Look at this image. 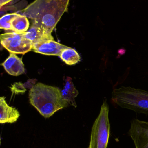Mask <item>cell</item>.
Masks as SVG:
<instances>
[{
    "label": "cell",
    "mask_w": 148,
    "mask_h": 148,
    "mask_svg": "<svg viewBox=\"0 0 148 148\" xmlns=\"http://www.w3.org/2000/svg\"><path fill=\"white\" fill-rule=\"evenodd\" d=\"M70 0H35L21 11L22 14L33 21L47 34L52 31L65 12Z\"/></svg>",
    "instance_id": "cell-1"
},
{
    "label": "cell",
    "mask_w": 148,
    "mask_h": 148,
    "mask_svg": "<svg viewBox=\"0 0 148 148\" xmlns=\"http://www.w3.org/2000/svg\"><path fill=\"white\" fill-rule=\"evenodd\" d=\"M29 97L31 105L45 118H49L69 105L63 98L61 91L58 88L41 83L33 86L30 90Z\"/></svg>",
    "instance_id": "cell-2"
},
{
    "label": "cell",
    "mask_w": 148,
    "mask_h": 148,
    "mask_svg": "<svg viewBox=\"0 0 148 148\" xmlns=\"http://www.w3.org/2000/svg\"><path fill=\"white\" fill-rule=\"evenodd\" d=\"M112 100L123 108L148 114V91L121 86L113 90Z\"/></svg>",
    "instance_id": "cell-3"
},
{
    "label": "cell",
    "mask_w": 148,
    "mask_h": 148,
    "mask_svg": "<svg viewBox=\"0 0 148 148\" xmlns=\"http://www.w3.org/2000/svg\"><path fill=\"white\" fill-rule=\"evenodd\" d=\"M109 113V107L105 100L92 127L88 148H107L110 131Z\"/></svg>",
    "instance_id": "cell-4"
},
{
    "label": "cell",
    "mask_w": 148,
    "mask_h": 148,
    "mask_svg": "<svg viewBox=\"0 0 148 148\" xmlns=\"http://www.w3.org/2000/svg\"><path fill=\"white\" fill-rule=\"evenodd\" d=\"M2 46L10 53L25 54L31 51L33 43L25 38L23 33L8 32L0 36Z\"/></svg>",
    "instance_id": "cell-5"
},
{
    "label": "cell",
    "mask_w": 148,
    "mask_h": 148,
    "mask_svg": "<svg viewBox=\"0 0 148 148\" xmlns=\"http://www.w3.org/2000/svg\"><path fill=\"white\" fill-rule=\"evenodd\" d=\"M129 134L136 148H148V122L133 119Z\"/></svg>",
    "instance_id": "cell-6"
},
{
    "label": "cell",
    "mask_w": 148,
    "mask_h": 148,
    "mask_svg": "<svg viewBox=\"0 0 148 148\" xmlns=\"http://www.w3.org/2000/svg\"><path fill=\"white\" fill-rule=\"evenodd\" d=\"M68 47L55 41L48 40L33 43L32 51L45 55L59 56L64 49Z\"/></svg>",
    "instance_id": "cell-7"
},
{
    "label": "cell",
    "mask_w": 148,
    "mask_h": 148,
    "mask_svg": "<svg viewBox=\"0 0 148 148\" xmlns=\"http://www.w3.org/2000/svg\"><path fill=\"white\" fill-rule=\"evenodd\" d=\"M1 65L5 71L11 75H20L25 73L24 64L22 59L15 54L10 53L8 57Z\"/></svg>",
    "instance_id": "cell-8"
},
{
    "label": "cell",
    "mask_w": 148,
    "mask_h": 148,
    "mask_svg": "<svg viewBox=\"0 0 148 148\" xmlns=\"http://www.w3.org/2000/svg\"><path fill=\"white\" fill-rule=\"evenodd\" d=\"M20 116V113L16 108L9 106L5 97L0 98V123H13L16 122Z\"/></svg>",
    "instance_id": "cell-9"
},
{
    "label": "cell",
    "mask_w": 148,
    "mask_h": 148,
    "mask_svg": "<svg viewBox=\"0 0 148 148\" xmlns=\"http://www.w3.org/2000/svg\"><path fill=\"white\" fill-rule=\"evenodd\" d=\"M23 34L25 38L33 44L48 40H54L52 35L45 33L41 29L34 24H32L29 29Z\"/></svg>",
    "instance_id": "cell-10"
},
{
    "label": "cell",
    "mask_w": 148,
    "mask_h": 148,
    "mask_svg": "<svg viewBox=\"0 0 148 148\" xmlns=\"http://www.w3.org/2000/svg\"><path fill=\"white\" fill-rule=\"evenodd\" d=\"M79 92L76 89L72 79L69 77H67L64 88L61 91V95L63 98L70 105L76 108L75 98L78 96Z\"/></svg>",
    "instance_id": "cell-11"
},
{
    "label": "cell",
    "mask_w": 148,
    "mask_h": 148,
    "mask_svg": "<svg viewBox=\"0 0 148 148\" xmlns=\"http://www.w3.org/2000/svg\"><path fill=\"white\" fill-rule=\"evenodd\" d=\"M12 31L18 34L27 32L29 27V22L27 16L18 14L11 21Z\"/></svg>",
    "instance_id": "cell-12"
},
{
    "label": "cell",
    "mask_w": 148,
    "mask_h": 148,
    "mask_svg": "<svg viewBox=\"0 0 148 148\" xmlns=\"http://www.w3.org/2000/svg\"><path fill=\"white\" fill-rule=\"evenodd\" d=\"M59 56L66 64L70 66L77 64L81 60L79 53L74 49L69 47L63 49Z\"/></svg>",
    "instance_id": "cell-13"
},
{
    "label": "cell",
    "mask_w": 148,
    "mask_h": 148,
    "mask_svg": "<svg viewBox=\"0 0 148 148\" xmlns=\"http://www.w3.org/2000/svg\"><path fill=\"white\" fill-rule=\"evenodd\" d=\"M18 15V14L15 13H9L2 16L0 19V28L5 30H12L11 21Z\"/></svg>",
    "instance_id": "cell-14"
},
{
    "label": "cell",
    "mask_w": 148,
    "mask_h": 148,
    "mask_svg": "<svg viewBox=\"0 0 148 148\" xmlns=\"http://www.w3.org/2000/svg\"><path fill=\"white\" fill-rule=\"evenodd\" d=\"M10 89L13 93L16 94L24 93L26 91L24 84L21 82L15 83L13 84Z\"/></svg>",
    "instance_id": "cell-15"
},
{
    "label": "cell",
    "mask_w": 148,
    "mask_h": 148,
    "mask_svg": "<svg viewBox=\"0 0 148 148\" xmlns=\"http://www.w3.org/2000/svg\"><path fill=\"white\" fill-rule=\"evenodd\" d=\"M12 0H0V7L2 8L4 5L10 2Z\"/></svg>",
    "instance_id": "cell-16"
}]
</instances>
